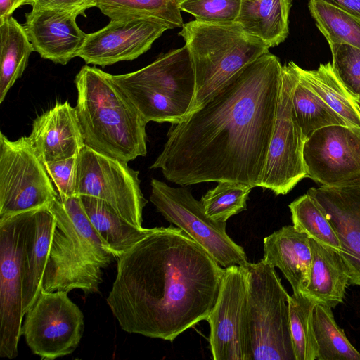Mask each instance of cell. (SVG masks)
<instances>
[{
	"instance_id": "cell-1",
	"label": "cell",
	"mask_w": 360,
	"mask_h": 360,
	"mask_svg": "<svg viewBox=\"0 0 360 360\" xmlns=\"http://www.w3.org/2000/svg\"><path fill=\"white\" fill-rule=\"evenodd\" d=\"M280 60L269 51L248 64L207 102L172 124L150 166L189 186L236 181L259 187L281 89Z\"/></svg>"
},
{
	"instance_id": "cell-2",
	"label": "cell",
	"mask_w": 360,
	"mask_h": 360,
	"mask_svg": "<svg viewBox=\"0 0 360 360\" xmlns=\"http://www.w3.org/2000/svg\"><path fill=\"white\" fill-rule=\"evenodd\" d=\"M224 268L178 227H155L117 259L106 298L129 333L172 342L207 320Z\"/></svg>"
},
{
	"instance_id": "cell-3",
	"label": "cell",
	"mask_w": 360,
	"mask_h": 360,
	"mask_svg": "<svg viewBox=\"0 0 360 360\" xmlns=\"http://www.w3.org/2000/svg\"><path fill=\"white\" fill-rule=\"evenodd\" d=\"M74 82L85 146L127 163L145 156L148 122L110 74L85 65Z\"/></svg>"
},
{
	"instance_id": "cell-4",
	"label": "cell",
	"mask_w": 360,
	"mask_h": 360,
	"mask_svg": "<svg viewBox=\"0 0 360 360\" xmlns=\"http://www.w3.org/2000/svg\"><path fill=\"white\" fill-rule=\"evenodd\" d=\"M49 209L56 219L42 290L96 293L103 281L102 269L115 259L91 223L80 196L60 199Z\"/></svg>"
},
{
	"instance_id": "cell-5",
	"label": "cell",
	"mask_w": 360,
	"mask_h": 360,
	"mask_svg": "<svg viewBox=\"0 0 360 360\" xmlns=\"http://www.w3.org/2000/svg\"><path fill=\"white\" fill-rule=\"evenodd\" d=\"M181 27L179 35L189 49L195 75V95L190 112L207 102L242 68L269 52L262 40L236 22L219 25L195 20Z\"/></svg>"
},
{
	"instance_id": "cell-6",
	"label": "cell",
	"mask_w": 360,
	"mask_h": 360,
	"mask_svg": "<svg viewBox=\"0 0 360 360\" xmlns=\"http://www.w3.org/2000/svg\"><path fill=\"white\" fill-rule=\"evenodd\" d=\"M243 266L247 272L252 360H295L290 327V295L275 267L263 259Z\"/></svg>"
},
{
	"instance_id": "cell-7",
	"label": "cell",
	"mask_w": 360,
	"mask_h": 360,
	"mask_svg": "<svg viewBox=\"0 0 360 360\" xmlns=\"http://www.w3.org/2000/svg\"><path fill=\"white\" fill-rule=\"evenodd\" d=\"M150 201L165 219L187 233L223 268L245 266L243 247L226 233V222H217L205 214L200 200L184 187H172L156 179L150 181Z\"/></svg>"
},
{
	"instance_id": "cell-8",
	"label": "cell",
	"mask_w": 360,
	"mask_h": 360,
	"mask_svg": "<svg viewBox=\"0 0 360 360\" xmlns=\"http://www.w3.org/2000/svg\"><path fill=\"white\" fill-rule=\"evenodd\" d=\"M58 196L28 136L0 134V218L49 206Z\"/></svg>"
},
{
	"instance_id": "cell-9",
	"label": "cell",
	"mask_w": 360,
	"mask_h": 360,
	"mask_svg": "<svg viewBox=\"0 0 360 360\" xmlns=\"http://www.w3.org/2000/svg\"><path fill=\"white\" fill-rule=\"evenodd\" d=\"M297 80V64L290 61L283 65L276 122L259 184L276 195L287 194L307 177L303 158L306 138L292 108Z\"/></svg>"
},
{
	"instance_id": "cell-10",
	"label": "cell",
	"mask_w": 360,
	"mask_h": 360,
	"mask_svg": "<svg viewBox=\"0 0 360 360\" xmlns=\"http://www.w3.org/2000/svg\"><path fill=\"white\" fill-rule=\"evenodd\" d=\"M139 175L127 162L84 146L77 156L75 194L101 200L125 220L142 227L147 200Z\"/></svg>"
},
{
	"instance_id": "cell-11",
	"label": "cell",
	"mask_w": 360,
	"mask_h": 360,
	"mask_svg": "<svg viewBox=\"0 0 360 360\" xmlns=\"http://www.w3.org/2000/svg\"><path fill=\"white\" fill-rule=\"evenodd\" d=\"M214 360H252L247 272L233 265L224 269L217 301L207 320Z\"/></svg>"
},
{
	"instance_id": "cell-12",
	"label": "cell",
	"mask_w": 360,
	"mask_h": 360,
	"mask_svg": "<svg viewBox=\"0 0 360 360\" xmlns=\"http://www.w3.org/2000/svg\"><path fill=\"white\" fill-rule=\"evenodd\" d=\"M68 293L42 290L25 314L22 335L32 352L42 359L72 354L82 338L84 314Z\"/></svg>"
},
{
	"instance_id": "cell-13",
	"label": "cell",
	"mask_w": 360,
	"mask_h": 360,
	"mask_svg": "<svg viewBox=\"0 0 360 360\" xmlns=\"http://www.w3.org/2000/svg\"><path fill=\"white\" fill-rule=\"evenodd\" d=\"M30 211L0 218V356L9 359L18 354L25 316L22 255Z\"/></svg>"
},
{
	"instance_id": "cell-14",
	"label": "cell",
	"mask_w": 360,
	"mask_h": 360,
	"mask_svg": "<svg viewBox=\"0 0 360 360\" xmlns=\"http://www.w3.org/2000/svg\"><path fill=\"white\" fill-rule=\"evenodd\" d=\"M303 158L307 177L335 186L360 179V129L330 125L305 141Z\"/></svg>"
},
{
	"instance_id": "cell-15",
	"label": "cell",
	"mask_w": 360,
	"mask_h": 360,
	"mask_svg": "<svg viewBox=\"0 0 360 360\" xmlns=\"http://www.w3.org/2000/svg\"><path fill=\"white\" fill-rule=\"evenodd\" d=\"M169 27L149 18L110 19L101 30L87 34L78 57L85 63L105 67L132 60L148 51Z\"/></svg>"
},
{
	"instance_id": "cell-16",
	"label": "cell",
	"mask_w": 360,
	"mask_h": 360,
	"mask_svg": "<svg viewBox=\"0 0 360 360\" xmlns=\"http://www.w3.org/2000/svg\"><path fill=\"white\" fill-rule=\"evenodd\" d=\"M307 193L321 205L339 239L349 284L360 286V179Z\"/></svg>"
},
{
	"instance_id": "cell-17",
	"label": "cell",
	"mask_w": 360,
	"mask_h": 360,
	"mask_svg": "<svg viewBox=\"0 0 360 360\" xmlns=\"http://www.w3.org/2000/svg\"><path fill=\"white\" fill-rule=\"evenodd\" d=\"M77 13L32 8L23 25L34 51L42 58L66 65L78 56L87 34L77 25Z\"/></svg>"
},
{
	"instance_id": "cell-18",
	"label": "cell",
	"mask_w": 360,
	"mask_h": 360,
	"mask_svg": "<svg viewBox=\"0 0 360 360\" xmlns=\"http://www.w3.org/2000/svg\"><path fill=\"white\" fill-rule=\"evenodd\" d=\"M117 75L172 99L190 112L195 95V75L186 45L160 56L136 71Z\"/></svg>"
},
{
	"instance_id": "cell-19",
	"label": "cell",
	"mask_w": 360,
	"mask_h": 360,
	"mask_svg": "<svg viewBox=\"0 0 360 360\" xmlns=\"http://www.w3.org/2000/svg\"><path fill=\"white\" fill-rule=\"evenodd\" d=\"M28 138L44 163L77 156L85 146L75 107L68 101L37 116Z\"/></svg>"
},
{
	"instance_id": "cell-20",
	"label": "cell",
	"mask_w": 360,
	"mask_h": 360,
	"mask_svg": "<svg viewBox=\"0 0 360 360\" xmlns=\"http://www.w3.org/2000/svg\"><path fill=\"white\" fill-rule=\"evenodd\" d=\"M56 219L49 206L30 211L22 255V302L25 314L42 291Z\"/></svg>"
},
{
	"instance_id": "cell-21",
	"label": "cell",
	"mask_w": 360,
	"mask_h": 360,
	"mask_svg": "<svg viewBox=\"0 0 360 360\" xmlns=\"http://www.w3.org/2000/svg\"><path fill=\"white\" fill-rule=\"evenodd\" d=\"M263 243V259L281 270L294 294H303L312 264L310 238L288 225L266 236Z\"/></svg>"
},
{
	"instance_id": "cell-22",
	"label": "cell",
	"mask_w": 360,
	"mask_h": 360,
	"mask_svg": "<svg viewBox=\"0 0 360 360\" xmlns=\"http://www.w3.org/2000/svg\"><path fill=\"white\" fill-rule=\"evenodd\" d=\"M312 264L304 295L316 304L331 309L344 301L349 284L347 267L339 252L310 238Z\"/></svg>"
},
{
	"instance_id": "cell-23",
	"label": "cell",
	"mask_w": 360,
	"mask_h": 360,
	"mask_svg": "<svg viewBox=\"0 0 360 360\" xmlns=\"http://www.w3.org/2000/svg\"><path fill=\"white\" fill-rule=\"evenodd\" d=\"M291 6L292 0H241L236 22L269 48L274 47L288 35Z\"/></svg>"
},
{
	"instance_id": "cell-24",
	"label": "cell",
	"mask_w": 360,
	"mask_h": 360,
	"mask_svg": "<svg viewBox=\"0 0 360 360\" xmlns=\"http://www.w3.org/2000/svg\"><path fill=\"white\" fill-rule=\"evenodd\" d=\"M80 198L95 230L117 259L155 229L129 223L101 200L90 196Z\"/></svg>"
},
{
	"instance_id": "cell-25",
	"label": "cell",
	"mask_w": 360,
	"mask_h": 360,
	"mask_svg": "<svg viewBox=\"0 0 360 360\" xmlns=\"http://www.w3.org/2000/svg\"><path fill=\"white\" fill-rule=\"evenodd\" d=\"M0 103L23 74L34 48L23 25L12 15L0 20Z\"/></svg>"
},
{
	"instance_id": "cell-26",
	"label": "cell",
	"mask_w": 360,
	"mask_h": 360,
	"mask_svg": "<svg viewBox=\"0 0 360 360\" xmlns=\"http://www.w3.org/2000/svg\"><path fill=\"white\" fill-rule=\"evenodd\" d=\"M310 89L333 110L347 126L360 129V110L356 98L335 75L331 63H321L315 70L297 67Z\"/></svg>"
},
{
	"instance_id": "cell-27",
	"label": "cell",
	"mask_w": 360,
	"mask_h": 360,
	"mask_svg": "<svg viewBox=\"0 0 360 360\" xmlns=\"http://www.w3.org/2000/svg\"><path fill=\"white\" fill-rule=\"evenodd\" d=\"M181 0H96L97 7L110 19L140 18L159 21L169 29L182 27Z\"/></svg>"
},
{
	"instance_id": "cell-28",
	"label": "cell",
	"mask_w": 360,
	"mask_h": 360,
	"mask_svg": "<svg viewBox=\"0 0 360 360\" xmlns=\"http://www.w3.org/2000/svg\"><path fill=\"white\" fill-rule=\"evenodd\" d=\"M110 76L147 122L152 121L176 124L188 114V110L162 94L142 85L124 80L117 75Z\"/></svg>"
},
{
	"instance_id": "cell-29",
	"label": "cell",
	"mask_w": 360,
	"mask_h": 360,
	"mask_svg": "<svg viewBox=\"0 0 360 360\" xmlns=\"http://www.w3.org/2000/svg\"><path fill=\"white\" fill-rule=\"evenodd\" d=\"M292 94V108L306 139L316 130L330 125H347L326 103L316 94L300 76Z\"/></svg>"
},
{
	"instance_id": "cell-30",
	"label": "cell",
	"mask_w": 360,
	"mask_h": 360,
	"mask_svg": "<svg viewBox=\"0 0 360 360\" xmlns=\"http://www.w3.org/2000/svg\"><path fill=\"white\" fill-rule=\"evenodd\" d=\"M313 326L318 345L316 360H360V352L337 324L331 308L316 304Z\"/></svg>"
},
{
	"instance_id": "cell-31",
	"label": "cell",
	"mask_w": 360,
	"mask_h": 360,
	"mask_svg": "<svg viewBox=\"0 0 360 360\" xmlns=\"http://www.w3.org/2000/svg\"><path fill=\"white\" fill-rule=\"evenodd\" d=\"M289 208L295 229L323 245L340 251L339 239L315 197L307 193L292 201Z\"/></svg>"
},
{
	"instance_id": "cell-32",
	"label": "cell",
	"mask_w": 360,
	"mask_h": 360,
	"mask_svg": "<svg viewBox=\"0 0 360 360\" xmlns=\"http://www.w3.org/2000/svg\"><path fill=\"white\" fill-rule=\"evenodd\" d=\"M308 7L328 44L345 43L360 49V18L321 0H309Z\"/></svg>"
},
{
	"instance_id": "cell-33",
	"label": "cell",
	"mask_w": 360,
	"mask_h": 360,
	"mask_svg": "<svg viewBox=\"0 0 360 360\" xmlns=\"http://www.w3.org/2000/svg\"><path fill=\"white\" fill-rule=\"evenodd\" d=\"M316 304L304 294L289 296L291 339L295 360H316L318 345L313 326Z\"/></svg>"
},
{
	"instance_id": "cell-34",
	"label": "cell",
	"mask_w": 360,
	"mask_h": 360,
	"mask_svg": "<svg viewBox=\"0 0 360 360\" xmlns=\"http://www.w3.org/2000/svg\"><path fill=\"white\" fill-rule=\"evenodd\" d=\"M217 183L201 198L200 202L207 217L217 222H226L231 217L246 210L252 187L236 181Z\"/></svg>"
},
{
	"instance_id": "cell-35",
	"label": "cell",
	"mask_w": 360,
	"mask_h": 360,
	"mask_svg": "<svg viewBox=\"0 0 360 360\" xmlns=\"http://www.w3.org/2000/svg\"><path fill=\"white\" fill-rule=\"evenodd\" d=\"M240 4L241 0H181L179 8L198 21L223 25L236 22Z\"/></svg>"
},
{
	"instance_id": "cell-36",
	"label": "cell",
	"mask_w": 360,
	"mask_h": 360,
	"mask_svg": "<svg viewBox=\"0 0 360 360\" xmlns=\"http://www.w3.org/2000/svg\"><path fill=\"white\" fill-rule=\"evenodd\" d=\"M332 67L341 82L355 97L360 95V49L345 43L328 44Z\"/></svg>"
},
{
	"instance_id": "cell-37",
	"label": "cell",
	"mask_w": 360,
	"mask_h": 360,
	"mask_svg": "<svg viewBox=\"0 0 360 360\" xmlns=\"http://www.w3.org/2000/svg\"><path fill=\"white\" fill-rule=\"evenodd\" d=\"M77 156L44 163L60 199L76 195Z\"/></svg>"
},
{
	"instance_id": "cell-38",
	"label": "cell",
	"mask_w": 360,
	"mask_h": 360,
	"mask_svg": "<svg viewBox=\"0 0 360 360\" xmlns=\"http://www.w3.org/2000/svg\"><path fill=\"white\" fill-rule=\"evenodd\" d=\"M32 8L58 9L84 15L85 11L96 6V0H32Z\"/></svg>"
},
{
	"instance_id": "cell-39",
	"label": "cell",
	"mask_w": 360,
	"mask_h": 360,
	"mask_svg": "<svg viewBox=\"0 0 360 360\" xmlns=\"http://www.w3.org/2000/svg\"><path fill=\"white\" fill-rule=\"evenodd\" d=\"M31 3L32 0H0V20L11 16L17 8Z\"/></svg>"
},
{
	"instance_id": "cell-40",
	"label": "cell",
	"mask_w": 360,
	"mask_h": 360,
	"mask_svg": "<svg viewBox=\"0 0 360 360\" xmlns=\"http://www.w3.org/2000/svg\"><path fill=\"white\" fill-rule=\"evenodd\" d=\"M360 18V0H321Z\"/></svg>"
},
{
	"instance_id": "cell-41",
	"label": "cell",
	"mask_w": 360,
	"mask_h": 360,
	"mask_svg": "<svg viewBox=\"0 0 360 360\" xmlns=\"http://www.w3.org/2000/svg\"><path fill=\"white\" fill-rule=\"evenodd\" d=\"M356 101L358 107H359V110H360V95L358 97L356 98Z\"/></svg>"
},
{
	"instance_id": "cell-42",
	"label": "cell",
	"mask_w": 360,
	"mask_h": 360,
	"mask_svg": "<svg viewBox=\"0 0 360 360\" xmlns=\"http://www.w3.org/2000/svg\"></svg>"
}]
</instances>
